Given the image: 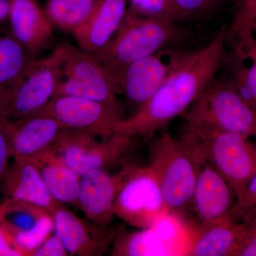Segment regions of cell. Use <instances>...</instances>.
<instances>
[{"mask_svg":"<svg viewBox=\"0 0 256 256\" xmlns=\"http://www.w3.org/2000/svg\"><path fill=\"white\" fill-rule=\"evenodd\" d=\"M136 138L114 132L107 138L69 130L52 152L79 176L124 162Z\"/></svg>","mask_w":256,"mask_h":256,"instance_id":"8","label":"cell"},{"mask_svg":"<svg viewBox=\"0 0 256 256\" xmlns=\"http://www.w3.org/2000/svg\"><path fill=\"white\" fill-rule=\"evenodd\" d=\"M225 37L220 32L198 50L172 52L171 69L162 85L146 105L118 124L114 132L152 137L185 114L216 76L226 58Z\"/></svg>","mask_w":256,"mask_h":256,"instance_id":"1","label":"cell"},{"mask_svg":"<svg viewBox=\"0 0 256 256\" xmlns=\"http://www.w3.org/2000/svg\"><path fill=\"white\" fill-rule=\"evenodd\" d=\"M242 56L248 58L250 64L245 65L242 57L237 54L236 60L232 63L233 73L230 78L239 96L256 112V60Z\"/></svg>","mask_w":256,"mask_h":256,"instance_id":"24","label":"cell"},{"mask_svg":"<svg viewBox=\"0 0 256 256\" xmlns=\"http://www.w3.org/2000/svg\"><path fill=\"white\" fill-rule=\"evenodd\" d=\"M188 36L178 23L126 14L124 22L104 50L95 56L118 78L129 64L168 50Z\"/></svg>","mask_w":256,"mask_h":256,"instance_id":"3","label":"cell"},{"mask_svg":"<svg viewBox=\"0 0 256 256\" xmlns=\"http://www.w3.org/2000/svg\"><path fill=\"white\" fill-rule=\"evenodd\" d=\"M100 0H47L44 10L54 28L75 34L88 23Z\"/></svg>","mask_w":256,"mask_h":256,"instance_id":"21","label":"cell"},{"mask_svg":"<svg viewBox=\"0 0 256 256\" xmlns=\"http://www.w3.org/2000/svg\"><path fill=\"white\" fill-rule=\"evenodd\" d=\"M9 32L33 58L54 42L53 28L37 0H10Z\"/></svg>","mask_w":256,"mask_h":256,"instance_id":"16","label":"cell"},{"mask_svg":"<svg viewBox=\"0 0 256 256\" xmlns=\"http://www.w3.org/2000/svg\"><path fill=\"white\" fill-rule=\"evenodd\" d=\"M228 0H174L178 21H198L210 18Z\"/></svg>","mask_w":256,"mask_h":256,"instance_id":"27","label":"cell"},{"mask_svg":"<svg viewBox=\"0 0 256 256\" xmlns=\"http://www.w3.org/2000/svg\"><path fill=\"white\" fill-rule=\"evenodd\" d=\"M128 14L169 22H180L174 0H128Z\"/></svg>","mask_w":256,"mask_h":256,"instance_id":"25","label":"cell"},{"mask_svg":"<svg viewBox=\"0 0 256 256\" xmlns=\"http://www.w3.org/2000/svg\"><path fill=\"white\" fill-rule=\"evenodd\" d=\"M245 228V224L230 217L200 227L186 255L235 256Z\"/></svg>","mask_w":256,"mask_h":256,"instance_id":"19","label":"cell"},{"mask_svg":"<svg viewBox=\"0 0 256 256\" xmlns=\"http://www.w3.org/2000/svg\"><path fill=\"white\" fill-rule=\"evenodd\" d=\"M10 0H0V26L8 24Z\"/></svg>","mask_w":256,"mask_h":256,"instance_id":"34","label":"cell"},{"mask_svg":"<svg viewBox=\"0 0 256 256\" xmlns=\"http://www.w3.org/2000/svg\"><path fill=\"white\" fill-rule=\"evenodd\" d=\"M43 110L69 130L98 138L114 134L117 124L127 118L118 101L99 102L73 96H55Z\"/></svg>","mask_w":256,"mask_h":256,"instance_id":"10","label":"cell"},{"mask_svg":"<svg viewBox=\"0 0 256 256\" xmlns=\"http://www.w3.org/2000/svg\"><path fill=\"white\" fill-rule=\"evenodd\" d=\"M185 118L256 142V112L239 96L230 78L216 76L185 112Z\"/></svg>","mask_w":256,"mask_h":256,"instance_id":"5","label":"cell"},{"mask_svg":"<svg viewBox=\"0 0 256 256\" xmlns=\"http://www.w3.org/2000/svg\"><path fill=\"white\" fill-rule=\"evenodd\" d=\"M148 166L159 184L166 214L190 206L198 164L181 138L162 133L152 146Z\"/></svg>","mask_w":256,"mask_h":256,"instance_id":"4","label":"cell"},{"mask_svg":"<svg viewBox=\"0 0 256 256\" xmlns=\"http://www.w3.org/2000/svg\"><path fill=\"white\" fill-rule=\"evenodd\" d=\"M133 166L124 165L117 173L92 170L80 176L78 206L88 220L100 226H110L116 197Z\"/></svg>","mask_w":256,"mask_h":256,"instance_id":"11","label":"cell"},{"mask_svg":"<svg viewBox=\"0 0 256 256\" xmlns=\"http://www.w3.org/2000/svg\"><path fill=\"white\" fill-rule=\"evenodd\" d=\"M34 58L9 32H0V92L12 85Z\"/></svg>","mask_w":256,"mask_h":256,"instance_id":"22","label":"cell"},{"mask_svg":"<svg viewBox=\"0 0 256 256\" xmlns=\"http://www.w3.org/2000/svg\"><path fill=\"white\" fill-rule=\"evenodd\" d=\"M62 78L56 50L35 58L12 85L0 92V116L20 120L44 108L54 97Z\"/></svg>","mask_w":256,"mask_h":256,"instance_id":"6","label":"cell"},{"mask_svg":"<svg viewBox=\"0 0 256 256\" xmlns=\"http://www.w3.org/2000/svg\"><path fill=\"white\" fill-rule=\"evenodd\" d=\"M196 162V181L190 206L202 227L228 218L236 196L226 180L212 164L206 161Z\"/></svg>","mask_w":256,"mask_h":256,"instance_id":"15","label":"cell"},{"mask_svg":"<svg viewBox=\"0 0 256 256\" xmlns=\"http://www.w3.org/2000/svg\"><path fill=\"white\" fill-rule=\"evenodd\" d=\"M12 121L0 116V188L9 168L12 154Z\"/></svg>","mask_w":256,"mask_h":256,"instance_id":"30","label":"cell"},{"mask_svg":"<svg viewBox=\"0 0 256 256\" xmlns=\"http://www.w3.org/2000/svg\"><path fill=\"white\" fill-rule=\"evenodd\" d=\"M68 256V254L66 250L64 244L54 234H52L32 255V256Z\"/></svg>","mask_w":256,"mask_h":256,"instance_id":"31","label":"cell"},{"mask_svg":"<svg viewBox=\"0 0 256 256\" xmlns=\"http://www.w3.org/2000/svg\"><path fill=\"white\" fill-rule=\"evenodd\" d=\"M180 138L196 162H207L223 176L236 198L256 173L254 140L186 120Z\"/></svg>","mask_w":256,"mask_h":256,"instance_id":"2","label":"cell"},{"mask_svg":"<svg viewBox=\"0 0 256 256\" xmlns=\"http://www.w3.org/2000/svg\"><path fill=\"white\" fill-rule=\"evenodd\" d=\"M236 22L238 28L256 32V0H244L238 10ZM240 44L245 50H238V53L256 60V38L242 40Z\"/></svg>","mask_w":256,"mask_h":256,"instance_id":"28","label":"cell"},{"mask_svg":"<svg viewBox=\"0 0 256 256\" xmlns=\"http://www.w3.org/2000/svg\"><path fill=\"white\" fill-rule=\"evenodd\" d=\"M2 188L4 198L26 202L52 214L64 206L50 194L40 170L31 160H14L5 174Z\"/></svg>","mask_w":256,"mask_h":256,"instance_id":"17","label":"cell"},{"mask_svg":"<svg viewBox=\"0 0 256 256\" xmlns=\"http://www.w3.org/2000/svg\"><path fill=\"white\" fill-rule=\"evenodd\" d=\"M54 234L53 215L47 213L28 232L13 236L24 256H32L38 248Z\"/></svg>","mask_w":256,"mask_h":256,"instance_id":"26","label":"cell"},{"mask_svg":"<svg viewBox=\"0 0 256 256\" xmlns=\"http://www.w3.org/2000/svg\"><path fill=\"white\" fill-rule=\"evenodd\" d=\"M47 213L50 212L26 202L4 198L0 204V224L13 237L30 230Z\"/></svg>","mask_w":256,"mask_h":256,"instance_id":"23","label":"cell"},{"mask_svg":"<svg viewBox=\"0 0 256 256\" xmlns=\"http://www.w3.org/2000/svg\"><path fill=\"white\" fill-rule=\"evenodd\" d=\"M235 256H256V226L246 224Z\"/></svg>","mask_w":256,"mask_h":256,"instance_id":"32","label":"cell"},{"mask_svg":"<svg viewBox=\"0 0 256 256\" xmlns=\"http://www.w3.org/2000/svg\"><path fill=\"white\" fill-rule=\"evenodd\" d=\"M60 78L55 96H66L104 102H118V80L95 56L70 44L55 48Z\"/></svg>","mask_w":256,"mask_h":256,"instance_id":"7","label":"cell"},{"mask_svg":"<svg viewBox=\"0 0 256 256\" xmlns=\"http://www.w3.org/2000/svg\"><path fill=\"white\" fill-rule=\"evenodd\" d=\"M52 215L54 234L62 240L68 256L104 255L119 232L109 226H100L82 220L64 206Z\"/></svg>","mask_w":256,"mask_h":256,"instance_id":"12","label":"cell"},{"mask_svg":"<svg viewBox=\"0 0 256 256\" xmlns=\"http://www.w3.org/2000/svg\"><path fill=\"white\" fill-rule=\"evenodd\" d=\"M172 52L161 50L136 60L118 76L120 94L132 109V114L146 105L166 80L171 69Z\"/></svg>","mask_w":256,"mask_h":256,"instance_id":"13","label":"cell"},{"mask_svg":"<svg viewBox=\"0 0 256 256\" xmlns=\"http://www.w3.org/2000/svg\"><path fill=\"white\" fill-rule=\"evenodd\" d=\"M128 0H100L88 23L74 35L78 46L96 56L104 50L124 22Z\"/></svg>","mask_w":256,"mask_h":256,"instance_id":"18","label":"cell"},{"mask_svg":"<svg viewBox=\"0 0 256 256\" xmlns=\"http://www.w3.org/2000/svg\"><path fill=\"white\" fill-rule=\"evenodd\" d=\"M114 214L132 226H154L166 214L158 181L146 166H133L114 201Z\"/></svg>","mask_w":256,"mask_h":256,"instance_id":"9","label":"cell"},{"mask_svg":"<svg viewBox=\"0 0 256 256\" xmlns=\"http://www.w3.org/2000/svg\"><path fill=\"white\" fill-rule=\"evenodd\" d=\"M69 130L44 110L12 121V154L16 160H33L53 151Z\"/></svg>","mask_w":256,"mask_h":256,"instance_id":"14","label":"cell"},{"mask_svg":"<svg viewBox=\"0 0 256 256\" xmlns=\"http://www.w3.org/2000/svg\"><path fill=\"white\" fill-rule=\"evenodd\" d=\"M36 165L50 194L62 204L78 206L80 176L52 152L31 160Z\"/></svg>","mask_w":256,"mask_h":256,"instance_id":"20","label":"cell"},{"mask_svg":"<svg viewBox=\"0 0 256 256\" xmlns=\"http://www.w3.org/2000/svg\"><path fill=\"white\" fill-rule=\"evenodd\" d=\"M249 226H256V208L242 222Z\"/></svg>","mask_w":256,"mask_h":256,"instance_id":"35","label":"cell"},{"mask_svg":"<svg viewBox=\"0 0 256 256\" xmlns=\"http://www.w3.org/2000/svg\"><path fill=\"white\" fill-rule=\"evenodd\" d=\"M14 238L0 224V256H23Z\"/></svg>","mask_w":256,"mask_h":256,"instance_id":"33","label":"cell"},{"mask_svg":"<svg viewBox=\"0 0 256 256\" xmlns=\"http://www.w3.org/2000/svg\"><path fill=\"white\" fill-rule=\"evenodd\" d=\"M256 208V173L248 182L242 194L236 198L230 218L242 222Z\"/></svg>","mask_w":256,"mask_h":256,"instance_id":"29","label":"cell"}]
</instances>
